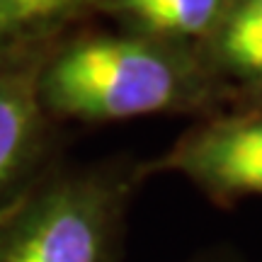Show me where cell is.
<instances>
[{"label":"cell","mask_w":262,"mask_h":262,"mask_svg":"<svg viewBox=\"0 0 262 262\" xmlns=\"http://www.w3.org/2000/svg\"><path fill=\"white\" fill-rule=\"evenodd\" d=\"M233 0H100L124 32L202 49L214 37Z\"/></svg>","instance_id":"5b68a950"},{"label":"cell","mask_w":262,"mask_h":262,"mask_svg":"<svg viewBox=\"0 0 262 262\" xmlns=\"http://www.w3.org/2000/svg\"><path fill=\"white\" fill-rule=\"evenodd\" d=\"M139 163L54 165L0 216V262H119Z\"/></svg>","instance_id":"7a4b0ae2"},{"label":"cell","mask_w":262,"mask_h":262,"mask_svg":"<svg viewBox=\"0 0 262 262\" xmlns=\"http://www.w3.org/2000/svg\"><path fill=\"white\" fill-rule=\"evenodd\" d=\"M189 262H238V257L228 250H206V253L192 257Z\"/></svg>","instance_id":"ba28073f"},{"label":"cell","mask_w":262,"mask_h":262,"mask_svg":"<svg viewBox=\"0 0 262 262\" xmlns=\"http://www.w3.org/2000/svg\"><path fill=\"white\" fill-rule=\"evenodd\" d=\"M100 0H0V58L49 51L47 44Z\"/></svg>","instance_id":"52a82bcc"},{"label":"cell","mask_w":262,"mask_h":262,"mask_svg":"<svg viewBox=\"0 0 262 262\" xmlns=\"http://www.w3.org/2000/svg\"><path fill=\"white\" fill-rule=\"evenodd\" d=\"M175 172L214 204L262 196V107L206 119L185 131L163 156L139 163L141 180Z\"/></svg>","instance_id":"3957f363"},{"label":"cell","mask_w":262,"mask_h":262,"mask_svg":"<svg viewBox=\"0 0 262 262\" xmlns=\"http://www.w3.org/2000/svg\"><path fill=\"white\" fill-rule=\"evenodd\" d=\"M199 51L219 85L228 80L243 95L253 93L262 85V0H233Z\"/></svg>","instance_id":"8992f818"},{"label":"cell","mask_w":262,"mask_h":262,"mask_svg":"<svg viewBox=\"0 0 262 262\" xmlns=\"http://www.w3.org/2000/svg\"><path fill=\"white\" fill-rule=\"evenodd\" d=\"M245 100H248V107H262V85H257L253 93L245 95Z\"/></svg>","instance_id":"9c48e42d"},{"label":"cell","mask_w":262,"mask_h":262,"mask_svg":"<svg viewBox=\"0 0 262 262\" xmlns=\"http://www.w3.org/2000/svg\"><path fill=\"white\" fill-rule=\"evenodd\" d=\"M44 54L0 58V216L56 165L54 119L37 95Z\"/></svg>","instance_id":"277c9868"},{"label":"cell","mask_w":262,"mask_h":262,"mask_svg":"<svg viewBox=\"0 0 262 262\" xmlns=\"http://www.w3.org/2000/svg\"><path fill=\"white\" fill-rule=\"evenodd\" d=\"M219 93L202 51L134 32L85 34L49 49L37 73L49 119L119 122L202 110Z\"/></svg>","instance_id":"6da1fadb"}]
</instances>
